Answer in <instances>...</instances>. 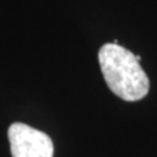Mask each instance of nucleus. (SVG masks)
Segmentation results:
<instances>
[{"instance_id":"obj_1","label":"nucleus","mask_w":157,"mask_h":157,"mask_svg":"<svg viewBox=\"0 0 157 157\" xmlns=\"http://www.w3.org/2000/svg\"><path fill=\"white\" fill-rule=\"evenodd\" d=\"M140 55L115 43H106L98 51V62L107 86L124 101H139L149 92V78L140 66Z\"/></svg>"},{"instance_id":"obj_2","label":"nucleus","mask_w":157,"mask_h":157,"mask_svg":"<svg viewBox=\"0 0 157 157\" xmlns=\"http://www.w3.org/2000/svg\"><path fill=\"white\" fill-rule=\"evenodd\" d=\"M8 139L13 157H54L51 137L25 123L11 124Z\"/></svg>"}]
</instances>
